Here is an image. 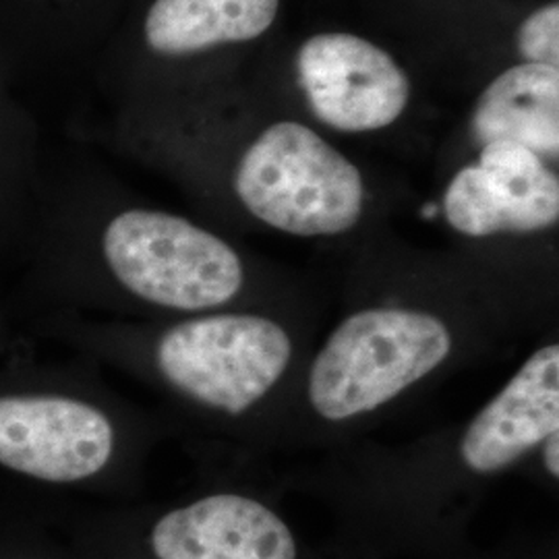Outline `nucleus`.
<instances>
[{
    "label": "nucleus",
    "mask_w": 559,
    "mask_h": 559,
    "mask_svg": "<svg viewBox=\"0 0 559 559\" xmlns=\"http://www.w3.org/2000/svg\"><path fill=\"white\" fill-rule=\"evenodd\" d=\"M21 261L36 313L156 321L267 307L249 297L247 265L230 242L156 207H120L87 226L40 191Z\"/></svg>",
    "instance_id": "nucleus-1"
},
{
    "label": "nucleus",
    "mask_w": 559,
    "mask_h": 559,
    "mask_svg": "<svg viewBox=\"0 0 559 559\" xmlns=\"http://www.w3.org/2000/svg\"><path fill=\"white\" fill-rule=\"evenodd\" d=\"M29 330L138 378L187 415L221 425L270 413L272 400L286 399L288 388L295 392L305 365L302 336L278 307L156 321L40 311L29 316Z\"/></svg>",
    "instance_id": "nucleus-2"
},
{
    "label": "nucleus",
    "mask_w": 559,
    "mask_h": 559,
    "mask_svg": "<svg viewBox=\"0 0 559 559\" xmlns=\"http://www.w3.org/2000/svg\"><path fill=\"white\" fill-rule=\"evenodd\" d=\"M459 297L360 300L305 360L293 396L320 431H344L468 359L487 330Z\"/></svg>",
    "instance_id": "nucleus-3"
},
{
    "label": "nucleus",
    "mask_w": 559,
    "mask_h": 559,
    "mask_svg": "<svg viewBox=\"0 0 559 559\" xmlns=\"http://www.w3.org/2000/svg\"><path fill=\"white\" fill-rule=\"evenodd\" d=\"M80 367L0 362V471L87 487L143 468L156 425Z\"/></svg>",
    "instance_id": "nucleus-4"
},
{
    "label": "nucleus",
    "mask_w": 559,
    "mask_h": 559,
    "mask_svg": "<svg viewBox=\"0 0 559 559\" xmlns=\"http://www.w3.org/2000/svg\"><path fill=\"white\" fill-rule=\"evenodd\" d=\"M235 193L265 226L295 237H338L365 212L359 168L299 122L267 127L240 156Z\"/></svg>",
    "instance_id": "nucleus-5"
},
{
    "label": "nucleus",
    "mask_w": 559,
    "mask_h": 559,
    "mask_svg": "<svg viewBox=\"0 0 559 559\" xmlns=\"http://www.w3.org/2000/svg\"><path fill=\"white\" fill-rule=\"evenodd\" d=\"M443 216L471 239L547 230L559 221L558 175L519 143H487L479 162L450 180Z\"/></svg>",
    "instance_id": "nucleus-6"
},
{
    "label": "nucleus",
    "mask_w": 559,
    "mask_h": 559,
    "mask_svg": "<svg viewBox=\"0 0 559 559\" xmlns=\"http://www.w3.org/2000/svg\"><path fill=\"white\" fill-rule=\"evenodd\" d=\"M297 67L316 117L338 131H378L408 104L411 85L399 62L359 36H313L300 46Z\"/></svg>",
    "instance_id": "nucleus-7"
},
{
    "label": "nucleus",
    "mask_w": 559,
    "mask_h": 559,
    "mask_svg": "<svg viewBox=\"0 0 559 559\" xmlns=\"http://www.w3.org/2000/svg\"><path fill=\"white\" fill-rule=\"evenodd\" d=\"M156 559H299L278 512L239 491H214L170 508L150 528Z\"/></svg>",
    "instance_id": "nucleus-8"
},
{
    "label": "nucleus",
    "mask_w": 559,
    "mask_h": 559,
    "mask_svg": "<svg viewBox=\"0 0 559 559\" xmlns=\"http://www.w3.org/2000/svg\"><path fill=\"white\" fill-rule=\"evenodd\" d=\"M278 7L280 0H152L141 40L156 59H189L222 44L260 38Z\"/></svg>",
    "instance_id": "nucleus-9"
},
{
    "label": "nucleus",
    "mask_w": 559,
    "mask_h": 559,
    "mask_svg": "<svg viewBox=\"0 0 559 559\" xmlns=\"http://www.w3.org/2000/svg\"><path fill=\"white\" fill-rule=\"evenodd\" d=\"M48 160L34 110L0 60V255L21 260L40 200Z\"/></svg>",
    "instance_id": "nucleus-10"
},
{
    "label": "nucleus",
    "mask_w": 559,
    "mask_h": 559,
    "mask_svg": "<svg viewBox=\"0 0 559 559\" xmlns=\"http://www.w3.org/2000/svg\"><path fill=\"white\" fill-rule=\"evenodd\" d=\"M473 129L483 145L519 143L543 160H558L559 69L526 62L501 73L480 94Z\"/></svg>",
    "instance_id": "nucleus-11"
},
{
    "label": "nucleus",
    "mask_w": 559,
    "mask_h": 559,
    "mask_svg": "<svg viewBox=\"0 0 559 559\" xmlns=\"http://www.w3.org/2000/svg\"><path fill=\"white\" fill-rule=\"evenodd\" d=\"M80 0H0V60L21 78L52 75L78 38Z\"/></svg>",
    "instance_id": "nucleus-12"
},
{
    "label": "nucleus",
    "mask_w": 559,
    "mask_h": 559,
    "mask_svg": "<svg viewBox=\"0 0 559 559\" xmlns=\"http://www.w3.org/2000/svg\"><path fill=\"white\" fill-rule=\"evenodd\" d=\"M520 57L531 64L559 69V4L551 2L520 25Z\"/></svg>",
    "instance_id": "nucleus-13"
},
{
    "label": "nucleus",
    "mask_w": 559,
    "mask_h": 559,
    "mask_svg": "<svg viewBox=\"0 0 559 559\" xmlns=\"http://www.w3.org/2000/svg\"><path fill=\"white\" fill-rule=\"evenodd\" d=\"M25 340L17 336V330L13 325V320L4 307V302L0 300V362L4 360L17 359L21 355H25Z\"/></svg>",
    "instance_id": "nucleus-14"
},
{
    "label": "nucleus",
    "mask_w": 559,
    "mask_h": 559,
    "mask_svg": "<svg viewBox=\"0 0 559 559\" xmlns=\"http://www.w3.org/2000/svg\"><path fill=\"white\" fill-rule=\"evenodd\" d=\"M539 454V464L545 471V475L551 480L559 479V431L551 433L547 440L543 441L537 450Z\"/></svg>",
    "instance_id": "nucleus-15"
}]
</instances>
